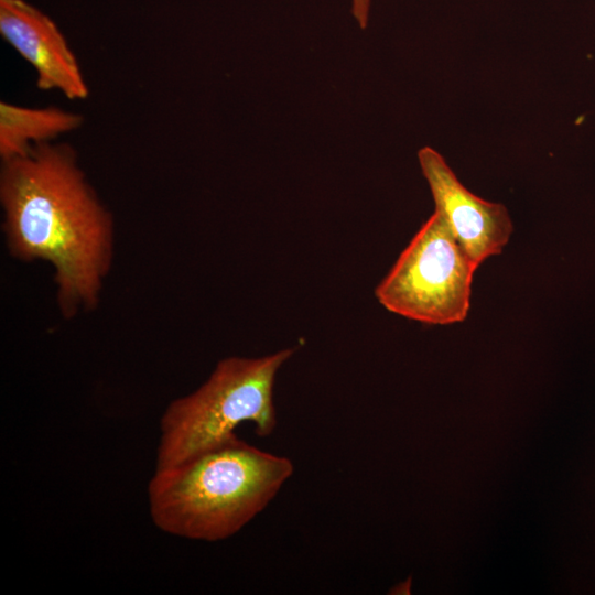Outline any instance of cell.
<instances>
[{
	"instance_id": "cell-1",
	"label": "cell",
	"mask_w": 595,
	"mask_h": 595,
	"mask_svg": "<svg viewBox=\"0 0 595 595\" xmlns=\"http://www.w3.org/2000/svg\"><path fill=\"white\" fill-rule=\"evenodd\" d=\"M2 231L9 253L53 270L65 318L99 303L115 253V223L67 143H40L2 161Z\"/></svg>"
},
{
	"instance_id": "cell-2",
	"label": "cell",
	"mask_w": 595,
	"mask_h": 595,
	"mask_svg": "<svg viewBox=\"0 0 595 595\" xmlns=\"http://www.w3.org/2000/svg\"><path fill=\"white\" fill-rule=\"evenodd\" d=\"M293 472L286 456L232 434L175 466L155 469L148 486L150 515L166 533L225 540L262 512Z\"/></svg>"
},
{
	"instance_id": "cell-3",
	"label": "cell",
	"mask_w": 595,
	"mask_h": 595,
	"mask_svg": "<svg viewBox=\"0 0 595 595\" xmlns=\"http://www.w3.org/2000/svg\"><path fill=\"white\" fill-rule=\"evenodd\" d=\"M295 350L219 360L204 383L163 412L155 469L175 466L220 443L245 422L252 423L259 436L272 434L278 424L275 378Z\"/></svg>"
},
{
	"instance_id": "cell-4",
	"label": "cell",
	"mask_w": 595,
	"mask_h": 595,
	"mask_svg": "<svg viewBox=\"0 0 595 595\" xmlns=\"http://www.w3.org/2000/svg\"><path fill=\"white\" fill-rule=\"evenodd\" d=\"M475 264L434 212L375 290L389 312L429 325L467 317Z\"/></svg>"
},
{
	"instance_id": "cell-5",
	"label": "cell",
	"mask_w": 595,
	"mask_h": 595,
	"mask_svg": "<svg viewBox=\"0 0 595 595\" xmlns=\"http://www.w3.org/2000/svg\"><path fill=\"white\" fill-rule=\"evenodd\" d=\"M418 159L430 186L435 212L445 219L454 238L475 267L499 255L513 230L507 208L467 190L434 149L422 148Z\"/></svg>"
},
{
	"instance_id": "cell-6",
	"label": "cell",
	"mask_w": 595,
	"mask_h": 595,
	"mask_svg": "<svg viewBox=\"0 0 595 595\" xmlns=\"http://www.w3.org/2000/svg\"><path fill=\"white\" fill-rule=\"evenodd\" d=\"M0 33L34 67L39 89H56L72 100L87 98L77 58L50 17L24 0H0Z\"/></svg>"
},
{
	"instance_id": "cell-7",
	"label": "cell",
	"mask_w": 595,
	"mask_h": 595,
	"mask_svg": "<svg viewBox=\"0 0 595 595\" xmlns=\"http://www.w3.org/2000/svg\"><path fill=\"white\" fill-rule=\"evenodd\" d=\"M83 116L58 107L30 108L0 102V158L25 154L34 145L78 129Z\"/></svg>"
},
{
	"instance_id": "cell-8",
	"label": "cell",
	"mask_w": 595,
	"mask_h": 595,
	"mask_svg": "<svg viewBox=\"0 0 595 595\" xmlns=\"http://www.w3.org/2000/svg\"><path fill=\"white\" fill-rule=\"evenodd\" d=\"M370 0H351V13L364 30L368 25Z\"/></svg>"
}]
</instances>
